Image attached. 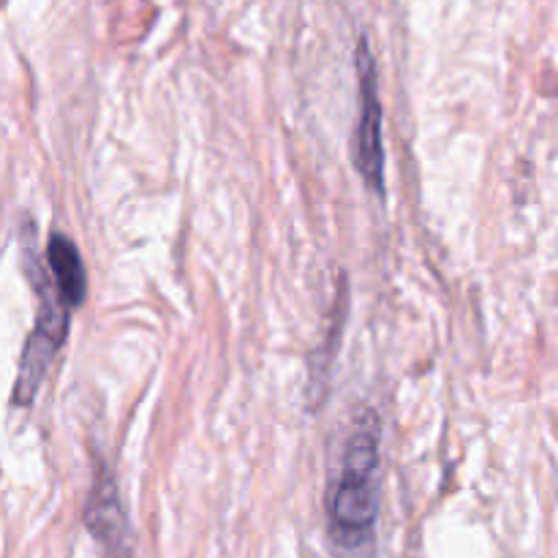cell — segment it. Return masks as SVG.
Here are the masks:
<instances>
[{
    "label": "cell",
    "instance_id": "cell-1",
    "mask_svg": "<svg viewBox=\"0 0 558 558\" xmlns=\"http://www.w3.org/2000/svg\"><path fill=\"white\" fill-rule=\"evenodd\" d=\"M379 441L381 423L371 409L354 417L352 434L343 447L341 472L327 496L332 543L343 550H363L374 539L379 518Z\"/></svg>",
    "mask_w": 558,
    "mask_h": 558
},
{
    "label": "cell",
    "instance_id": "cell-2",
    "mask_svg": "<svg viewBox=\"0 0 558 558\" xmlns=\"http://www.w3.org/2000/svg\"><path fill=\"white\" fill-rule=\"evenodd\" d=\"M27 267H31L33 289L41 294V305H38L36 327L31 330L25 341V352H22L20 371H16L14 381V403L16 407H31L36 401L41 381L47 379V371L52 368V360L58 357L60 347L69 336V308L58 300V294H49L47 283H44V270L33 262L31 254H25Z\"/></svg>",
    "mask_w": 558,
    "mask_h": 558
},
{
    "label": "cell",
    "instance_id": "cell-3",
    "mask_svg": "<svg viewBox=\"0 0 558 558\" xmlns=\"http://www.w3.org/2000/svg\"><path fill=\"white\" fill-rule=\"evenodd\" d=\"M357 85H360V114L354 125V167L376 196H385V136H381V98L379 71L368 38L357 44Z\"/></svg>",
    "mask_w": 558,
    "mask_h": 558
},
{
    "label": "cell",
    "instance_id": "cell-4",
    "mask_svg": "<svg viewBox=\"0 0 558 558\" xmlns=\"http://www.w3.org/2000/svg\"><path fill=\"white\" fill-rule=\"evenodd\" d=\"M85 526L101 548L104 558H134L131 556V532L120 505L118 485L107 466H101L93 480V490L85 505Z\"/></svg>",
    "mask_w": 558,
    "mask_h": 558
},
{
    "label": "cell",
    "instance_id": "cell-5",
    "mask_svg": "<svg viewBox=\"0 0 558 558\" xmlns=\"http://www.w3.org/2000/svg\"><path fill=\"white\" fill-rule=\"evenodd\" d=\"M47 267L52 276L54 294L65 308H76L87 298V272L80 248L65 234L54 232L47 243Z\"/></svg>",
    "mask_w": 558,
    "mask_h": 558
}]
</instances>
